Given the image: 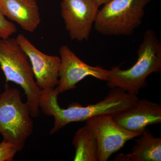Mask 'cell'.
I'll list each match as a JSON object with an SVG mask.
<instances>
[{"label": "cell", "mask_w": 161, "mask_h": 161, "mask_svg": "<svg viewBox=\"0 0 161 161\" xmlns=\"http://www.w3.org/2000/svg\"><path fill=\"white\" fill-rule=\"evenodd\" d=\"M59 95L54 89L41 90L40 109L43 114L54 118L50 134H54L69 124L86 121L98 115L114 116L134 105L139 100L137 95H132L119 87L111 89L103 100L94 104L83 107L78 103L70 104L62 108L58 102Z\"/></svg>", "instance_id": "1"}, {"label": "cell", "mask_w": 161, "mask_h": 161, "mask_svg": "<svg viewBox=\"0 0 161 161\" xmlns=\"http://www.w3.org/2000/svg\"><path fill=\"white\" fill-rule=\"evenodd\" d=\"M113 115H102L86 121L95 133L98 143L99 161H107L112 154L120 150L127 142L141 135L119 126Z\"/></svg>", "instance_id": "6"}, {"label": "cell", "mask_w": 161, "mask_h": 161, "mask_svg": "<svg viewBox=\"0 0 161 161\" xmlns=\"http://www.w3.org/2000/svg\"><path fill=\"white\" fill-rule=\"evenodd\" d=\"M112 117L125 130L142 134L148 126L161 123V105L148 99H139L134 105Z\"/></svg>", "instance_id": "10"}, {"label": "cell", "mask_w": 161, "mask_h": 161, "mask_svg": "<svg viewBox=\"0 0 161 161\" xmlns=\"http://www.w3.org/2000/svg\"><path fill=\"white\" fill-rule=\"evenodd\" d=\"M23 149L17 145L3 140L0 142V161H12L16 154Z\"/></svg>", "instance_id": "14"}, {"label": "cell", "mask_w": 161, "mask_h": 161, "mask_svg": "<svg viewBox=\"0 0 161 161\" xmlns=\"http://www.w3.org/2000/svg\"><path fill=\"white\" fill-rule=\"evenodd\" d=\"M0 13L30 32H34L41 22L36 0H0Z\"/></svg>", "instance_id": "11"}, {"label": "cell", "mask_w": 161, "mask_h": 161, "mask_svg": "<svg viewBox=\"0 0 161 161\" xmlns=\"http://www.w3.org/2000/svg\"><path fill=\"white\" fill-rule=\"evenodd\" d=\"M94 1L98 4V6H100L102 5H103L104 4H106L111 0H94Z\"/></svg>", "instance_id": "16"}, {"label": "cell", "mask_w": 161, "mask_h": 161, "mask_svg": "<svg viewBox=\"0 0 161 161\" xmlns=\"http://www.w3.org/2000/svg\"><path fill=\"white\" fill-rule=\"evenodd\" d=\"M137 54L136 62L129 69L115 66L108 70L107 81L109 87H119L129 94L137 95L147 85L149 75L161 72V43L154 30L145 32Z\"/></svg>", "instance_id": "2"}, {"label": "cell", "mask_w": 161, "mask_h": 161, "mask_svg": "<svg viewBox=\"0 0 161 161\" xmlns=\"http://www.w3.org/2000/svg\"><path fill=\"white\" fill-rule=\"evenodd\" d=\"M152 0H111L98 9L94 28L104 36L132 35L141 25L146 6Z\"/></svg>", "instance_id": "4"}, {"label": "cell", "mask_w": 161, "mask_h": 161, "mask_svg": "<svg viewBox=\"0 0 161 161\" xmlns=\"http://www.w3.org/2000/svg\"><path fill=\"white\" fill-rule=\"evenodd\" d=\"M16 39L28 56L38 86L41 90L55 89L59 83L60 57L42 53L22 34Z\"/></svg>", "instance_id": "9"}, {"label": "cell", "mask_w": 161, "mask_h": 161, "mask_svg": "<svg viewBox=\"0 0 161 161\" xmlns=\"http://www.w3.org/2000/svg\"><path fill=\"white\" fill-rule=\"evenodd\" d=\"M0 67L6 83L14 82L23 89L32 117H38L41 90L36 83L28 56L16 38H0Z\"/></svg>", "instance_id": "3"}, {"label": "cell", "mask_w": 161, "mask_h": 161, "mask_svg": "<svg viewBox=\"0 0 161 161\" xmlns=\"http://www.w3.org/2000/svg\"><path fill=\"white\" fill-rule=\"evenodd\" d=\"M72 144L75 149L74 161H99L96 136L86 124L77 131Z\"/></svg>", "instance_id": "13"}, {"label": "cell", "mask_w": 161, "mask_h": 161, "mask_svg": "<svg viewBox=\"0 0 161 161\" xmlns=\"http://www.w3.org/2000/svg\"><path fill=\"white\" fill-rule=\"evenodd\" d=\"M17 32V28L13 23L6 19L0 13V38L6 39Z\"/></svg>", "instance_id": "15"}, {"label": "cell", "mask_w": 161, "mask_h": 161, "mask_svg": "<svg viewBox=\"0 0 161 161\" xmlns=\"http://www.w3.org/2000/svg\"><path fill=\"white\" fill-rule=\"evenodd\" d=\"M136 140L132 153L116 156L115 161H161V138L155 137L146 128Z\"/></svg>", "instance_id": "12"}, {"label": "cell", "mask_w": 161, "mask_h": 161, "mask_svg": "<svg viewBox=\"0 0 161 161\" xmlns=\"http://www.w3.org/2000/svg\"><path fill=\"white\" fill-rule=\"evenodd\" d=\"M61 59L59 83L54 89L57 94L74 89L76 85L88 76L107 81L108 70L100 66H92L85 63L67 45L60 47Z\"/></svg>", "instance_id": "8"}, {"label": "cell", "mask_w": 161, "mask_h": 161, "mask_svg": "<svg viewBox=\"0 0 161 161\" xmlns=\"http://www.w3.org/2000/svg\"><path fill=\"white\" fill-rule=\"evenodd\" d=\"M31 117L28 104L23 102L20 91L6 83L0 94V133L3 140L23 149L33 132Z\"/></svg>", "instance_id": "5"}, {"label": "cell", "mask_w": 161, "mask_h": 161, "mask_svg": "<svg viewBox=\"0 0 161 161\" xmlns=\"http://www.w3.org/2000/svg\"><path fill=\"white\" fill-rule=\"evenodd\" d=\"M99 7L94 0H62L61 16L72 40H88Z\"/></svg>", "instance_id": "7"}]
</instances>
